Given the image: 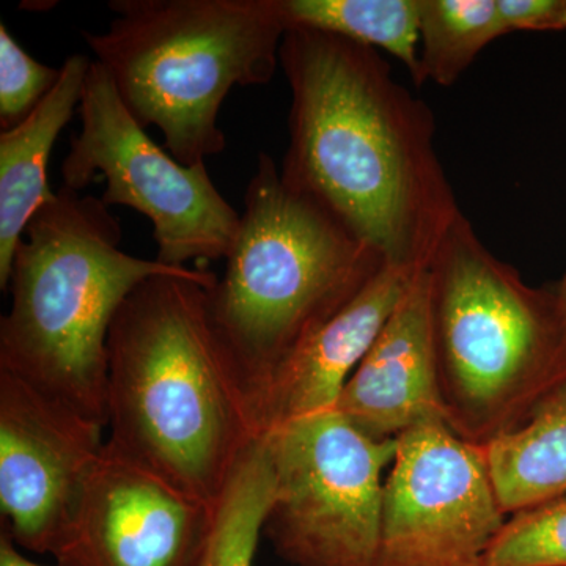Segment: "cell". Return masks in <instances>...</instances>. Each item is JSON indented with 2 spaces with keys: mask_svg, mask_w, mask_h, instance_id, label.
<instances>
[{
  "mask_svg": "<svg viewBox=\"0 0 566 566\" xmlns=\"http://www.w3.org/2000/svg\"><path fill=\"white\" fill-rule=\"evenodd\" d=\"M262 438L274 474L263 534L275 554L293 566H376L397 439L374 441L334 409Z\"/></svg>",
  "mask_w": 566,
  "mask_h": 566,
  "instance_id": "obj_7",
  "label": "cell"
},
{
  "mask_svg": "<svg viewBox=\"0 0 566 566\" xmlns=\"http://www.w3.org/2000/svg\"><path fill=\"white\" fill-rule=\"evenodd\" d=\"M77 112L81 129L63 159L62 186L82 192L95 178L106 181L107 207L150 219L158 262L186 268L191 260L229 256L241 216L216 188L207 163L185 166L153 142L98 62H92Z\"/></svg>",
  "mask_w": 566,
  "mask_h": 566,
  "instance_id": "obj_8",
  "label": "cell"
},
{
  "mask_svg": "<svg viewBox=\"0 0 566 566\" xmlns=\"http://www.w3.org/2000/svg\"><path fill=\"white\" fill-rule=\"evenodd\" d=\"M504 524L485 447L460 438L442 419L398 436L376 566H485Z\"/></svg>",
  "mask_w": 566,
  "mask_h": 566,
  "instance_id": "obj_9",
  "label": "cell"
},
{
  "mask_svg": "<svg viewBox=\"0 0 566 566\" xmlns=\"http://www.w3.org/2000/svg\"><path fill=\"white\" fill-rule=\"evenodd\" d=\"M207 290L156 275L126 297L107 338V442L216 509L262 436L212 329Z\"/></svg>",
  "mask_w": 566,
  "mask_h": 566,
  "instance_id": "obj_2",
  "label": "cell"
},
{
  "mask_svg": "<svg viewBox=\"0 0 566 566\" xmlns=\"http://www.w3.org/2000/svg\"><path fill=\"white\" fill-rule=\"evenodd\" d=\"M286 31L315 29L389 52L419 87V0H277Z\"/></svg>",
  "mask_w": 566,
  "mask_h": 566,
  "instance_id": "obj_16",
  "label": "cell"
},
{
  "mask_svg": "<svg viewBox=\"0 0 566 566\" xmlns=\"http://www.w3.org/2000/svg\"><path fill=\"white\" fill-rule=\"evenodd\" d=\"M485 566H566V495L513 513L491 543Z\"/></svg>",
  "mask_w": 566,
  "mask_h": 566,
  "instance_id": "obj_19",
  "label": "cell"
},
{
  "mask_svg": "<svg viewBox=\"0 0 566 566\" xmlns=\"http://www.w3.org/2000/svg\"><path fill=\"white\" fill-rule=\"evenodd\" d=\"M431 340L446 423L486 447L515 433L566 381L557 282L532 286L457 216L427 264Z\"/></svg>",
  "mask_w": 566,
  "mask_h": 566,
  "instance_id": "obj_5",
  "label": "cell"
},
{
  "mask_svg": "<svg viewBox=\"0 0 566 566\" xmlns=\"http://www.w3.org/2000/svg\"><path fill=\"white\" fill-rule=\"evenodd\" d=\"M505 33L565 32L566 0H497Z\"/></svg>",
  "mask_w": 566,
  "mask_h": 566,
  "instance_id": "obj_21",
  "label": "cell"
},
{
  "mask_svg": "<svg viewBox=\"0 0 566 566\" xmlns=\"http://www.w3.org/2000/svg\"><path fill=\"white\" fill-rule=\"evenodd\" d=\"M92 59L73 54L61 80L28 120L0 134V289H9L14 251L29 222L54 199L48 164L55 140L80 109Z\"/></svg>",
  "mask_w": 566,
  "mask_h": 566,
  "instance_id": "obj_14",
  "label": "cell"
},
{
  "mask_svg": "<svg viewBox=\"0 0 566 566\" xmlns=\"http://www.w3.org/2000/svg\"><path fill=\"white\" fill-rule=\"evenodd\" d=\"M226 273L207 290L212 329L249 401L386 266L385 256L260 153ZM255 417V416H253Z\"/></svg>",
  "mask_w": 566,
  "mask_h": 566,
  "instance_id": "obj_4",
  "label": "cell"
},
{
  "mask_svg": "<svg viewBox=\"0 0 566 566\" xmlns=\"http://www.w3.org/2000/svg\"><path fill=\"white\" fill-rule=\"evenodd\" d=\"M292 88L282 178L322 203L387 264L427 266L461 210L423 99L375 48L315 29L286 31Z\"/></svg>",
  "mask_w": 566,
  "mask_h": 566,
  "instance_id": "obj_1",
  "label": "cell"
},
{
  "mask_svg": "<svg viewBox=\"0 0 566 566\" xmlns=\"http://www.w3.org/2000/svg\"><path fill=\"white\" fill-rule=\"evenodd\" d=\"M214 516L106 441L52 557L62 566H200Z\"/></svg>",
  "mask_w": 566,
  "mask_h": 566,
  "instance_id": "obj_11",
  "label": "cell"
},
{
  "mask_svg": "<svg viewBox=\"0 0 566 566\" xmlns=\"http://www.w3.org/2000/svg\"><path fill=\"white\" fill-rule=\"evenodd\" d=\"M274 495V474L263 438L253 444L216 506L200 566H253Z\"/></svg>",
  "mask_w": 566,
  "mask_h": 566,
  "instance_id": "obj_18",
  "label": "cell"
},
{
  "mask_svg": "<svg viewBox=\"0 0 566 566\" xmlns=\"http://www.w3.org/2000/svg\"><path fill=\"white\" fill-rule=\"evenodd\" d=\"M109 9V28L82 36L133 117L161 129L185 166L222 153L229 93L266 85L281 65L277 0H112Z\"/></svg>",
  "mask_w": 566,
  "mask_h": 566,
  "instance_id": "obj_6",
  "label": "cell"
},
{
  "mask_svg": "<svg viewBox=\"0 0 566 566\" xmlns=\"http://www.w3.org/2000/svg\"><path fill=\"white\" fill-rule=\"evenodd\" d=\"M102 197L62 186L14 251L11 307L0 319V370L107 428V338L126 297L147 279L218 275L129 255Z\"/></svg>",
  "mask_w": 566,
  "mask_h": 566,
  "instance_id": "obj_3",
  "label": "cell"
},
{
  "mask_svg": "<svg viewBox=\"0 0 566 566\" xmlns=\"http://www.w3.org/2000/svg\"><path fill=\"white\" fill-rule=\"evenodd\" d=\"M504 35L497 0H419V87L455 84Z\"/></svg>",
  "mask_w": 566,
  "mask_h": 566,
  "instance_id": "obj_17",
  "label": "cell"
},
{
  "mask_svg": "<svg viewBox=\"0 0 566 566\" xmlns=\"http://www.w3.org/2000/svg\"><path fill=\"white\" fill-rule=\"evenodd\" d=\"M62 69L33 59L0 22V128L28 120L61 80Z\"/></svg>",
  "mask_w": 566,
  "mask_h": 566,
  "instance_id": "obj_20",
  "label": "cell"
},
{
  "mask_svg": "<svg viewBox=\"0 0 566 566\" xmlns=\"http://www.w3.org/2000/svg\"><path fill=\"white\" fill-rule=\"evenodd\" d=\"M103 430L0 370V516L14 545L54 554L106 444Z\"/></svg>",
  "mask_w": 566,
  "mask_h": 566,
  "instance_id": "obj_10",
  "label": "cell"
},
{
  "mask_svg": "<svg viewBox=\"0 0 566 566\" xmlns=\"http://www.w3.org/2000/svg\"><path fill=\"white\" fill-rule=\"evenodd\" d=\"M417 271L386 264L340 314L279 368L253 405L260 436L301 417L334 409Z\"/></svg>",
  "mask_w": 566,
  "mask_h": 566,
  "instance_id": "obj_13",
  "label": "cell"
},
{
  "mask_svg": "<svg viewBox=\"0 0 566 566\" xmlns=\"http://www.w3.org/2000/svg\"><path fill=\"white\" fill-rule=\"evenodd\" d=\"M558 285V294H560V303L562 307H564L566 315V270L564 275H562L560 281L557 282Z\"/></svg>",
  "mask_w": 566,
  "mask_h": 566,
  "instance_id": "obj_23",
  "label": "cell"
},
{
  "mask_svg": "<svg viewBox=\"0 0 566 566\" xmlns=\"http://www.w3.org/2000/svg\"><path fill=\"white\" fill-rule=\"evenodd\" d=\"M0 566H50L36 564V562L29 560L24 554L18 551V546L14 545L13 539L9 534L2 532L0 535ZM62 566V565H54Z\"/></svg>",
  "mask_w": 566,
  "mask_h": 566,
  "instance_id": "obj_22",
  "label": "cell"
},
{
  "mask_svg": "<svg viewBox=\"0 0 566 566\" xmlns=\"http://www.w3.org/2000/svg\"><path fill=\"white\" fill-rule=\"evenodd\" d=\"M485 452L505 515L566 495V381Z\"/></svg>",
  "mask_w": 566,
  "mask_h": 566,
  "instance_id": "obj_15",
  "label": "cell"
},
{
  "mask_svg": "<svg viewBox=\"0 0 566 566\" xmlns=\"http://www.w3.org/2000/svg\"><path fill=\"white\" fill-rule=\"evenodd\" d=\"M334 411L374 441L444 419L431 340L430 279L417 271L403 300L338 397Z\"/></svg>",
  "mask_w": 566,
  "mask_h": 566,
  "instance_id": "obj_12",
  "label": "cell"
}]
</instances>
